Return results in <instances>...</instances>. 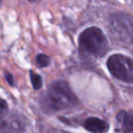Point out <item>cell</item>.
<instances>
[{
    "label": "cell",
    "instance_id": "cell-9",
    "mask_svg": "<svg viewBox=\"0 0 133 133\" xmlns=\"http://www.w3.org/2000/svg\"><path fill=\"white\" fill-rule=\"evenodd\" d=\"M37 63L40 68L48 66L50 64V57L45 54H39L37 56Z\"/></svg>",
    "mask_w": 133,
    "mask_h": 133
},
{
    "label": "cell",
    "instance_id": "cell-8",
    "mask_svg": "<svg viewBox=\"0 0 133 133\" xmlns=\"http://www.w3.org/2000/svg\"><path fill=\"white\" fill-rule=\"evenodd\" d=\"M29 75H30V80H31V83H32V86H33L34 89H36V90L39 89L43 85L42 78H41L38 74H36L33 70H30Z\"/></svg>",
    "mask_w": 133,
    "mask_h": 133
},
{
    "label": "cell",
    "instance_id": "cell-12",
    "mask_svg": "<svg viewBox=\"0 0 133 133\" xmlns=\"http://www.w3.org/2000/svg\"><path fill=\"white\" fill-rule=\"evenodd\" d=\"M29 2H31V3H35V2H37V1H39V0H28Z\"/></svg>",
    "mask_w": 133,
    "mask_h": 133
},
{
    "label": "cell",
    "instance_id": "cell-2",
    "mask_svg": "<svg viewBox=\"0 0 133 133\" xmlns=\"http://www.w3.org/2000/svg\"><path fill=\"white\" fill-rule=\"evenodd\" d=\"M46 101L54 110H64L73 107L77 103V98L69 84L57 80L48 87Z\"/></svg>",
    "mask_w": 133,
    "mask_h": 133
},
{
    "label": "cell",
    "instance_id": "cell-7",
    "mask_svg": "<svg viewBox=\"0 0 133 133\" xmlns=\"http://www.w3.org/2000/svg\"><path fill=\"white\" fill-rule=\"evenodd\" d=\"M116 118L124 133H133V111H120Z\"/></svg>",
    "mask_w": 133,
    "mask_h": 133
},
{
    "label": "cell",
    "instance_id": "cell-4",
    "mask_svg": "<svg viewBox=\"0 0 133 133\" xmlns=\"http://www.w3.org/2000/svg\"><path fill=\"white\" fill-rule=\"evenodd\" d=\"M110 26L117 38L123 43L133 41V20L128 16L114 15L110 19Z\"/></svg>",
    "mask_w": 133,
    "mask_h": 133
},
{
    "label": "cell",
    "instance_id": "cell-6",
    "mask_svg": "<svg viewBox=\"0 0 133 133\" xmlns=\"http://www.w3.org/2000/svg\"><path fill=\"white\" fill-rule=\"evenodd\" d=\"M84 127L91 133H106L109 128L107 122L95 117H91L86 119Z\"/></svg>",
    "mask_w": 133,
    "mask_h": 133
},
{
    "label": "cell",
    "instance_id": "cell-3",
    "mask_svg": "<svg viewBox=\"0 0 133 133\" xmlns=\"http://www.w3.org/2000/svg\"><path fill=\"white\" fill-rule=\"evenodd\" d=\"M109 71L113 77L126 83H133V59L121 54L110 56L107 61Z\"/></svg>",
    "mask_w": 133,
    "mask_h": 133
},
{
    "label": "cell",
    "instance_id": "cell-5",
    "mask_svg": "<svg viewBox=\"0 0 133 133\" xmlns=\"http://www.w3.org/2000/svg\"><path fill=\"white\" fill-rule=\"evenodd\" d=\"M24 129V119L17 115L3 116L0 118V133H22Z\"/></svg>",
    "mask_w": 133,
    "mask_h": 133
},
{
    "label": "cell",
    "instance_id": "cell-1",
    "mask_svg": "<svg viewBox=\"0 0 133 133\" xmlns=\"http://www.w3.org/2000/svg\"><path fill=\"white\" fill-rule=\"evenodd\" d=\"M80 52L95 57H103L109 50V42L102 32L96 26L85 29L78 38Z\"/></svg>",
    "mask_w": 133,
    "mask_h": 133
},
{
    "label": "cell",
    "instance_id": "cell-10",
    "mask_svg": "<svg viewBox=\"0 0 133 133\" xmlns=\"http://www.w3.org/2000/svg\"><path fill=\"white\" fill-rule=\"evenodd\" d=\"M8 106L6 100L0 98V116H4L8 113Z\"/></svg>",
    "mask_w": 133,
    "mask_h": 133
},
{
    "label": "cell",
    "instance_id": "cell-11",
    "mask_svg": "<svg viewBox=\"0 0 133 133\" xmlns=\"http://www.w3.org/2000/svg\"><path fill=\"white\" fill-rule=\"evenodd\" d=\"M5 76H6V80H8V84H9L10 86H14V78H13V76H12L10 73H8L6 72V74H5Z\"/></svg>",
    "mask_w": 133,
    "mask_h": 133
}]
</instances>
